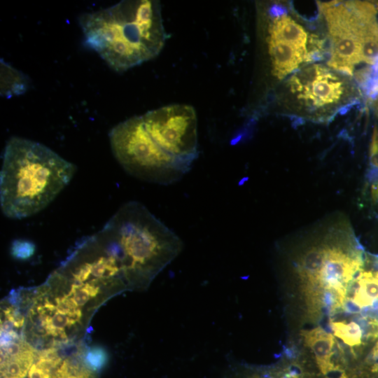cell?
<instances>
[{"label": "cell", "instance_id": "cell-1", "mask_svg": "<svg viewBox=\"0 0 378 378\" xmlns=\"http://www.w3.org/2000/svg\"><path fill=\"white\" fill-rule=\"evenodd\" d=\"M78 21L87 46L117 72L157 57L167 38L155 0L121 1L82 14Z\"/></svg>", "mask_w": 378, "mask_h": 378}, {"label": "cell", "instance_id": "cell-2", "mask_svg": "<svg viewBox=\"0 0 378 378\" xmlns=\"http://www.w3.org/2000/svg\"><path fill=\"white\" fill-rule=\"evenodd\" d=\"M76 167L46 146L10 137L0 173V204L11 219L31 216L48 206L70 183Z\"/></svg>", "mask_w": 378, "mask_h": 378}, {"label": "cell", "instance_id": "cell-3", "mask_svg": "<svg viewBox=\"0 0 378 378\" xmlns=\"http://www.w3.org/2000/svg\"><path fill=\"white\" fill-rule=\"evenodd\" d=\"M99 232L120 258L129 290H144L181 252V238L143 204H122Z\"/></svg>", "mask_w": 378, "mask_h": 378}, {"label": "cell", "instance_id": "cell-4", "mask_svg": "<svg viewBox=\"0 0 378 378\" xmlns=\"http://www.w3.org/2000/svg\"><path fill=\"white\" fill-rule=\"evenodd\" d=\"M113 154L130 175L149 183L169 185L178 181L192 165L163 150L145 128L142 115L131 117L109 132Z\"/></svg>", "mask_w": 378, "mask_h": 378}, {"label": "cell", "instance_id": "cell-5", "mask_svg": "<svg viewBox=\"0 0 378 378\" xmlns=\"http://www.w3.org/2000/svg\"><path fill=\"white\" fill-rule=\"evenodd\" d=\"M284 88L286 106L314 120L328 118L357 95L347 75L320 64L304 65L288 78Z\"/></svg>", "mask_w": 378, "mask_h": 378}, {"label": "cell", "instance_id": "cell-6", "mask_svg": "<svg viewBox=\"0 0 378 378\" xmlns=\"http://www.w3.org/2000/svg\"><path fill=\"white\" fill-rule=\"evenodd\" d=\"M320 9L330 37L328 66L351 76L363 62L364 41L378 36L377 8L365 1H330Z\"/></svg>", "mask_w": 378, "mask_h": 378}, {"label": "cell", "instance_id": "cell-7", "mask_svg": "<svg viewBox=\"0 0 378 378\" xmlns=\"http://www.w3.org/2000/svg\"><path fill=\"white\" fill-rule=\"evenodd\" d=\"M154 141L167 153L192 166L199 155L197 118L188 104H170L142 115Z\"/></svg>", "mask_w": 378, "mask_h": 378}, {"label": "cell", "instance_id": "cell-8", "mask_svg": "<svg viewBox=\"0 0 378 378\" xmlns=\"http://www.w3.org/2000/svg\"><path fill=\"white\" fill-rule=\"evenodd\" d=\"M265 40L270 48L309 62L318 58L323 41L310 34L289 14L276 6L271 7L265 18Z\"/></svg>", "mask_w": 378, "mask_h": 378}, {"label": "cell", "instance_id": "cell-9", "mask_svg": "<svg viewBox=\"0 0 378 378\" xmlns=\"http://www.w3.org/2000/svg\"><path fill=\"white\" fill-rule=\"evenodd\" d=\"M0 378H26L37 351L15 330H1Z\"/></svg>", "mask_w": 378, "mask_h": 378}, {"label": "cell", "instance_id": "cell-10", "mask_svg": "<svg viewBox=\"0 0 378 378\" xmlns=\"http://www.w3.org/2000/svg\"><path fill=\"white\" fill-rule=\"evenodd\" d=\"M363 260L358 254L353 255L340 248L328 246L317 286L334 289L346 297L349 284L361 270Z\"/></svg>", "mask_w": 378, "mask_h": 378}, {"label": "cell", "instance_id": "cell-11", "mask_svg": "<svg viewBox=\"0 0 378 378\" xmlns=\"http://www.w3.org/2000/svg\"><path fill=\"white\" fill-rule=\"evenodd\" d=\"M88 346L84 342L62 347V357L54 378H99V372L90 367L85 359Z\"/></svg>", "mask_w": 378, "mask_h": 378}, {"label": "cell", "instance_id": "cell-12", "mask_svg": "<svg viewBox=\"0 0 378 378\" xmlns=\"http://www.w3.org/2000/svg\"><path fill=\"white\" fill-rule=\"evenodd\" d=\"M302 335L305 344L314 354L318 366L323 374L336 370L337 367L331 361L335 343L334 335L321 327L302 330Z\"/></svg>", "mask_w": 378, "mask_h": 378}, {"label": "cell", "instance_id": "cell-13", "mask_svg": "<svg viewBox=\"0 0 378 378\" xmlns=\"http://www.w3.org/2000/svg\"><path fill=\"white\" fill-rule=\"evenodd\" d=\"M328 246H315L308 249L300 258L297 272L307 292L318 286V276L323 267Z\"/></svg>", "mask_w": 378, "mask_h": 378}, {"label": "cell", "instance_id": "cell-14", "mask_svg": "<svg viewBox=\"0 0 378 378\" xmlns=\"http://www.w3.org/2000/svg\"><path fill=\"white\" fill-rule=\"evenodd\" d=\"M355 285L352 300L360 309L378 302V271L361 270Z\"/></svg>", "mask_w": 378, "mask_h": 378}, {"label": "cell", "instance_id": "cell-15", "mask_svg": "<svg viewBox=\"0 0 378 378\" xmlns=\"http://www.w3.org/2000/svg\"><path fill=\"white\" fill-rule=\"evenodd\" d=\"M62 357V347L37 351L26 378H54Z\"/></svg>", "mask_w": 378, "mask_h": 378}, {"label": "cell", "instance_id": "cell-16", "mask_svg": "<svg viewBox=\"0 0 378 378\" xmlns=\"http://www.w3.org/2000/svg\"><path fill=\"white\" fill-rule=\"evenodd\" d=\"M1 92L4 96L10 97L21 94L28 88L26 76L2 59L1 60Z\"/></svg>", "mask_w": 378, "mask_h": 378}, {"label": "cell", "instance_id": "cell-17", "mask_svg": "<svg viewBox=\"0 0 378 378\" xmlns=\"http://www.w3.org/2000/svg\"><path fill=\"white\" fill-rule=\"evenodd\" d=\"M330 326L334 335L348 346H358L362 344L363 331L356 322L331 321Z\"/></svg>", "mask_w": 378, "mask_h": 378}, {"label": "cell", "instance_id": "cell-18", "mask_svg": "<svg viewBox=\"0 0 378 378\" xmlns=\"http://www.w3.org/2000/svg\"><path fill=\"white\" fill-rule=\"evenodd\" d=\"M108 356L101 346L88 347L85 354L87 364L96 371H99L106 364Z\"/></svg>", "mask_w": 378, "mask_h": 378}, {"label": "cell", "instance_id": "cell-19", "mask_svg": "<svg viewBox=\"0 0 378 378\" xmlns=\"http://www.w3.org/2000/svg\"><path fill=\"white\" fill-rule=\"evenodd\" d=\"M35 252V245L28 240L16 239L13 241L10 247L11 255L19 260H27L31 258Z\"/></svg>", "mask_w": 378, "mask_h": 378}, {"label": "cell", "instance_id": "cell-20", "mask_svg": "<svg viewBox=\"0 0 378 378\" xmlns=\"http://www.w3.org/2000/svg\"><path fill=\"white\" fill-rule=\"evenodd\" d=\"M360 326L363 335L368 339L378 338V321L370 317H363L360 319Z\"/></svg>", "mask_w": 378, "mask_h": 378}, {"label": "cell", "instance_id": "cell-21", "mask_svg": "<svg viewBox=\"0 0 378 378\" xmlns=\"http://www.w3.org/2000/svg\"><path fill=\"white\" fill-rule=\"evenodd\" d=\"M370 161L372 167L378 169V127L375 125L373 130L370 146Z\"/></svg>", "mask_w": 378, "mask_h": 378}, {"label": "cell", "instance_id": "cell-22", "mask_svg": "<svg viewBox=\"0 0 378 378\" xmlns=\"http://www.w3.org/2000/svg\"><path fill=\"white\" fill-rule=\"evenodd\" d=\"M342 309L351 314L359 313L360 311V308L355 304L352 298L348 297L346 298L344 302Z\"/></svg>", "mask_w": 378, "mask_h": 378}, {"label": "cell", "instance_id": "cell-23", "mask_svg": "<svg viewBox=\"0 0 378 378\" xmlns=\"http://www.w3.org/2000/svg\"><path fill=\"white\" fill-rule=\"evenodd\" d=\"M370 358L373 361H378V341H377L371 351Z\"/></svg>", "mask_w": 378, "mask_h": 378}, {"label": "cell", "instance_id": "cell-24", "mask_svg": "<svg viewBox=\"0 0 378 378\" xmlns=\"http://www.w3.org/2000/svg\"><path fill=\"white\" fill-rule=\"evenodd\" d=\"M248 378H272V377L270 375H266V374L261 375V374H254Z\"/></svg>", "mask_w": 378, "mask_h": 378}, {"label": "cell", "instance_id": "cell-25", "mask_svg": "<svg viewBox=\"0 0 378 378\" xmlns=\"http://www.w3.org/2000/svg\"><path fill=\"white\" fill-rule=\"evenodd\" d=\"M339 378H349V377H346L344 374H342Z\"/></svg>", "mask_w": 378, "mask_h": 378}, {"label": "cell", "instance_id": "cell-26", "mask_svg": "<svg viewBox=\"0 0 378 378\" xmlns=\"http://www.w3.org/2000/svg\"><path fill=\"white\" fill-rule=\"evenodd\" d=\"M377 11H378V7L377 8Z\"/></svg>", "mask_w": 378, "mask_h": 378}]
</instances>
